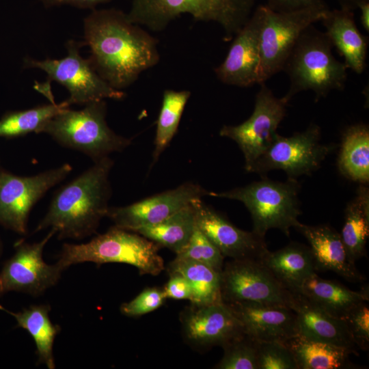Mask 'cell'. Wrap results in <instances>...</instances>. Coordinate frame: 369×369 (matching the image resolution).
<instances>
[{
    "label": "cell",
    "instance_id": "6da1fadb",
    "mask_svg": "<svg viewBox=\"0 0 369 369\" xmlns=\"http://www.w3.org/2000/svg\"><path fill=\"white\" fill-rule=\"evenodd\" d=\"M83 33L93 67L114 89L131 86L159 62L157 40L120 10H93L84 18Z\"/></svg>",
    "mask_w": 369,
    "mask_h": 369
},
{
    "label": "cell",
    "instance_id": "7a4b0ae2",
    "mask_svg": "<svg viewBox=\"0 0 369 369\" xmlns=\"http://www.w3.org/2000/svg\"><path fill=\"white\" fill-rule=\"evenodd\" d=\"M113 163L109 156L95 161L90 167L62 187L34 232L53 229L59 239H82L95 234L109 208V174Z\"/></svg>",
    "mask_w": 369,
    "mask_h": 369
},
{
    "label": "cell",
    "instance_id": "3957f363",
    "mask_svg": "<svg viewBox=\"0 0 369 369\" xmlns=\"http://www.w3.org/2000/svg\"><path fill=\"white\" fill-rule=\"evenodd\" d=\"M332 48L325 33L313 24L302 31L282 69L290 81L283 96L288 102L303 91H312L316 102L333 90H344L347 68L334 57Z\"/></svg>",
    "mask_w": 369,
    "mask_h": 369
},
{
    "label": "cell",
    "instance_id": "277c9868",
    "mask_svg": "<svg viewBox=\"0 0 369 369\" xmlns=\"http://www.w3.org/2000/svg\"><path fill=\"white\" fill-rule=\"evenodd\" d=\"M256 0H132L130 20L152 31L164 30L182 14L194 20L214 22L230 41L243 27L254 11Z\"/></svg>",
    "mask_w": 369,
    "mask_h": 369
},
{
    "label": "cell",
    "instance_id": "5b68a950",
    "mask_svg": "<svg viewBox=\"0 0 369 369\" xmlns=\"http://www.w3.org/2000/svg\"><path fill=\"white\" fill-rule=\"evenodd\" d=\"M161 247L142 235L116 226L81 244L64 243L57 264L64 271L83 262L98 266L124 263L137 268L140 275H158L165 269L159 254Z\"/></svg>",
    "mask_w": 369,
    "mask_h": 369
},
{
    "label": "cell",
    "instance_id": "8992f818",
    "mask_svg": "<svg viewBox=\"0 0 369 369\" xmlns=\"http://www.w3.org/2000/svg\"><path fill=\"white\" fill-rule=\"evenodd\" d=\"M105 100L85 105L80 110L70 107L52 118L42 128L59 145L79 151L97 161L109 154L122 152L131 139L115 133L106 121Z\"/></svg>",
    "mask_w": 369,
    "mask_h": 369
},
{
    "label": "cell",
    "instance_id": "52a82bcc",
    "mask_svg": "<svg viewBox=\"0 0 369 369\" xmlns=\"http://www.w3.org/2000/svg\"><path fill=\"white\" fill-rule=\"evenodd\" d=\"M300 189L295 178L278 182L262 176L260 180L244 187L221 192L209 191L208 195L242 202L251 215L252 231L258 236L264 238L268 230L275 228L288 236L290 228L300 223Z\"/></svg>",
    "mask_w": 369,
    "mask_h": 369
},
{
    "label": "cell",
    "instance_id": "ba28073f",
    "mask_svg": "<svg viewBox=\"0 0 369 369\" xmlns=\"http://www.w3.org/2000/svg\"><path fill=\"white\" fill-rule=\"evenodd\" d=\"M83 42L68 40L66 44V55L61 59L46 58L38 60L25 58V66L44 71L51 81L62 85L69 92L68 102L71 105H86L105 100H122L126 94L109 85L96 71L89 58L80 53Z\"/></svg>",
    "mask_w": 369,
    "mask_h": 369
},
{
    "label": "cell",
    "instance_id": "9c48e42d",
    "mask_svg": "<svg viewBox=\"0 0 369 369\" xmlns=\"http://www.w3.org/2000/svg\"><path fill=\"white\" fill-rule=\"evenodd\" d=\"M72 170V166L65 163L36 175L21 176L0 167V226L25 235L32 208Z\"/></svg>",
    "mask_w": 369,
    "mask_h": 369
},
{
    "label": "cell",
    "instance_id": "30bf717a",
    "mask_svg": "<svg viewBox=\"0 0 369 369\" xmlns=\"http://www.w3.org/2000/svg\"><path fill=\"white\" fill-rule=\"evenodd\" d=\"M327 11L303 10L278 12L263 5L258 84L265 83L282 71L286 59L302 31L309 25L320 21Z\"/></svg>",
    "mask_w": 369,
    "mask_h": 369
},
{
    "label": "cell",
    "instance_id": "8fae6325",
    "mask_svg": "<svg viewBox=\"0 0 369 369\" xmlns=\"http://www.w3.org/2000/svg\"><path fill=\"white\" fill-rule=\"evenodd\" d=\"M320 128L310 124L303 132L290 137L276 134L268 148L256 159L247 172L264 176L281 169L289 178L310 175L319 168L333 146L322 144Z\"/></svg>",
    "mask_w": 369,
    "mask_h": 369
},
{
    "label": "cell",
    "instance_id": "7c38bea8",
    "mask_svg": "<svg viewBox=\"0 0 369 369\" xmlns=\"http://www.w3.org/2000/svg\"><path fill=\"white\" fill-rule=\"evenodd\" d=\"M55 234V230L51 229L39 242L15 243L14 254L0 271V297L10 292L38 297L58 283L64 270L57 263L47 264L42 256L45 245Z\"/></svg>",
    "mask_w": 369,
    "mask_h": 369
},
{
    "label": "cell",
    "instance_id": "4fadbf2b",
    "mask_svg": "<svg viewBox=\"0 0 369 369\" xmlns=\"http://www.w3.org/2000/svg\"><path fill=\"white\" fill-rule=\"evenodd\" d=\"M260 85L250 117L238 125H224L219 131L220 136L231 139L238 146L246 171L273 141L288 104L283 97H276L265 83Z\"/></svg>",
    "mask_w": 369,
    "mask_h": 369
},
{
    "label": "cell",
    "instance_id": "5bb4252c",
    "mask_svg": "<svg viewBox=\"0 0 369 369\" xmlns=\"http://www.w3.org/2000/svg\"><path fill=\"white\" fill-rule=\"evenodd\" d=\"M220 275L225 303L286 306L287 289L259 259H232L223 264Z\"/></svg>",
    "mask_w": 369,
    "mask_h": 369
},
{
    "label": "cell",
    "instance_id": "9a60e30c",
    "mask_svg": "<svg viewBox=\"0 0 369 369\" xmlns=\"http://www.w3.org/2000/svg\"><path fill=\"white\" fill-rule=\"evenodd\" d=\"M208 193L200 184L187 182L127 206L109 207L107 217L115 226L133 232L163 221Z\"/></svg>",
    "mask_w": 369,
    "mask_h": 369
},
{
    "label": "cell",
    "instance_id": "2e32d148",
    "mask_svg": "<svg viewBox=\"0 0 369 369\" xmlns=\"http://www.w3.org/2000/svg\"><path fill=\"white\" fill-rule=\"evenodd\" d=\"M180 321L185 342L197 349L222 347L245 332L230 306L223 301L190 304L180 312Z\"/></svg>",
    "mask_w": 369,
    "mask_h": 369
},
{
    "label": "cell",
    "instance_id": "e0dca14e",
    "mask_svg": "<svg viewBox=\"0 0 369 369\" xmlns=\"http://www.w3.org/2000/svg\"><path fill=\"white\" fill-rule=\"evenodd\" d=\"M262 15L263 5H260L232 38L226 58L214 70L221 83L239 87L258 84Z\"/></svg>",
    "mask_w": 369,
    "mask_h": 369
},
{
    "label": "cell",
    "instance_id": "ac0fdd59",
    "mask_svg": "<svg viewBox=\"0 0 369 369\" xmlns=\"http://www.w3.org/2000/svg\"><path fill=\"white\" fill-rule=\"evenodd\" d=\"M195 224L225 257L260 259L269 250L264 241L253 231L243 230L206 204L202 199L192 202Z\"/></svg>",
    "mask_w": 369,
    "mask_h": 369
},
{
    "label": "cell",
    "instance_id": "d6986e66",
    "mask_svg": "<svg viewBox=\"0 0 369 369\" xmlns=\"http://www.w3.org/2000/svg\"><path fill=\"white\" fill-rule=\"evenodd\" d=\"M286 306L295 314L297 334L358 354L344 320L331 316L297 290L287 289Z\"/></svg>",
    "mask_w": 369,
    "mask_h": 369
},
{
    "label": "cell",
    "instance_id": "ffe728a7",
    "mask_svg": "<svg viewBox=\"0 0 369 369\" xmlns=\"http://www.w3.org/2000/svg\"><path fill=\"white\" fill-rule=\"evenodd\" d=\"M245 331L258 341L284 342L297 334L296 316L287 306L226 303Z\"/></svg>",
    "mask_w": 369,
    "mask_h": 369
},
{
    "label": "cell",
    "instance_id": "44dd1931",
    "mask_svg": "<svg viewBox=\"0 0 369 369\" xmlns=\"http://www.w3.org/2000/svg\"><path fill=\"white\" fill-rule=\"evenodd\" d=\"M310 244L316 271H331L350 282H361L363 275L349 262L340 234L327 225L296 227Z\"/></svg>",
    "mask_w": 369,
    "mask_h": 369
},
{
    "label": "cell",
    "instance_id": "7402d4cb",
    "mask_svg": "<svg viewBox=\"0 0 369 369\" xmlns=\"http://www.w3.org/2000/svg\"><path fill=\"white\" fill-rule=\"evenodd\" d=\"M320 21L333 47L344 57L347 69L361 74L366 68L368 37L359 31L354 12L329 9Z\"/></svg>",
    "mask_w": 369,
    "mask_h": 369
},
{
    "label": "cell",
    "instance_id": "603a6c76",
    "mask_svg": "<svg viewBox=\"0 0 369 369\" xmlns=\"http://www.w3.org/2000/svg\"><path fill=\"white\" fill-rule=\"evenodd\" d=\"M297 290L331 316L342 320L358 305L369 300L368 286L353 291L339 282L321 278L316 273Z\"/></svg>",
    "mask_w": 369,
    "mask_h": 369
},
{
    "label": "cell",
    "instance_id": "cb8c5ba5",
    "mask_svg": "<svg viewBox=\"0 0 369 369\" xmlns=\"http://www.w3.org/2000/svg\"><path fill=\"white\" fill-rule=\"evenodd\" d=\"M278 282L288 290H297L316 273L310 247L291 243L275 251H267L260 259Z\"/></svg>",
    "mask_w": 369,
    "mask_h": 369
},
{
    "label": "cell",
    "instance_id": "d4e9b609",
    "mask_svg": "<svg viewBox=\"0 0 369 369\" xmlns=\"http://www.w3.org/2000/svg\"><path fill=\"white\" fill-rule=\"evenodd\" d=\"M49 304L31 305L14 312L0 304V310L11 315L16 321V327L26 330L34 340L38 355V364H44L49 369L55 368L53 344L61 327L53 324L49 317Z\"/></svg>",
    "mask_w": 369,
    "mask_h": 369
},
{
    "label": "cell",
    "instance_id": "484cf974",
    "mask_svg": "<svg viewBox=\"0 0 369 369\" xmlns=\"http://www.w3.org/2000/svg\"><path fill=\"white\" fill-rule=\"evenodd\" d=\"M291 351L298 369L352 368L349 350L297 334L283 342Z\"/></svg>",
    "mask_w": 369,
    "mask_h": 369
},
{
    "label": "cell",
    "instance_id": "4316f807",
    "mask_svg": "<svg viewBox=\"0 0 369 369\" xmlns=\"http://www.w3.org/2000/svg\"><path fill=\"white\" fill-rule=\"evenodd\" d=\"M341 239L348 260L355 264L366 255L369 235V191L366 184L357 189L356 197L348 203L344 211V223Z\"/></svg>",
    "mask_w": 369,
    "mask_h": 369
},
{
    "label": "cell",
    "instance_id": "83f0119b",
    "mask_svg": "<svg viewBox=\"0 0 369 369\" xmlns=\"http://www.w3.org/2000/svg\"><path fill=\"white\" fill-rule=\"evenodd\" d=\"M338 169L347 178L366 184L369 181V128L357 123L344 131L338 160Z\"/></svg>",
    "mask_w": 369,
    "mask_h": 369
},
{
    "label": "cell",
    "instance_id": "f1b7e54d",
    "mask_svg": "<svg viewBox=\"0 0 369 369\" xmlns=\"http://www.w3.org/2000/svg\"><path fill=\"white\" fill-rule=\"evenodd\" d=\"M167 270L168 273H180L189 281L192 289L191 304L204 305L222 301L221 273L210 266L176 257L169 264Z\"/></svg>",
    "mask_w": 369,
    "mask_h": 369
},
{
    "label": "cell",
    "instance_id": "f546056e",
    "mask_svg": "<svg viewBox=\"0 0 369 369\" xmlns=\"http://www.w3.org/2000/svg\"><path fill=\"white\" fill-rule=\"evenodd\" d=\"M195 226V210L191 203L157 223L133 232L176 254L187 245Z\"/></svg>",
    "mask_w": 369,
    "mask_h": 369
},
{
    "label": "cell",
    "instance_id": "4dcf8cb0",
    "mask_svg": "<svg viewBox=\"0 0 369 369\" xmlns=\"http://www.w3.org/2000/svg\"><path fill=\"white\" fill-rule=\"evenodd\" d=\"M67 100L42 105L28 109L7 113L0 119V137L13 138L30 133H40L55 115L70 107Z\"/></svg>",
    "mask_w": 369,
    "mask_h": 369
},
{
    "label": "cell",
    "instance_id": "1f68e13d",
    "mask_svg": "<svg viewBox=\"0 0 369 369\" xmlns=\"http://www.w3.org/2000/svg\"><path fill=\"white\" fill-rule=\"evenodd\" d=\"M191 96L189 90H165L156 122L152 163L169 146L177 132L184 107Z\"/></svg>",
    "mask_w": 369,
    "mask_h": 369
},
{
    "label": "cell",
    "instance_id": "d6a6232c",
    "mask_svg": "<svg viewBox=\"0 0 369 369\" xmlns=\"http://www.w3.org/2000/svg\"><path fill=\"white\" fill-rule=\"evenodd\" d=\"M258 340L246 332L223 346L222 358L215 366L217 369H258Z\"/></svg>",
    "mask_w": 369,
    "mask_h": 369
},
{
    "label": "cell",
    "instance_id": "836d02e7",
    "mask_svg": "<svg viewBox=\"0 0 369 369\" xmlns=\"http://www.w3.org/2000/svg\"><path fill=\"white\" fill-rule=\"evenodd\" d=\"M176 257L204 263L221 273L224 256L197 226L187 245Z\"/></svg>",
    "mask_w": 369,
    "mask_h": 369
},
{
    "label": "cell",
    "instance_id": "e575fe53",
    "mask_svg": "<svg viewBox=\"0 0 369 369\" xmlns=\"http://www.w3.org/2000/svg\"><path fill=\"white\" fill-rule=\"evenodd\" d=\"M258 369H298L292 353L280 342L258 341Z\"/></svg>",
    "mask_w": 369,
    "mask_h": 369
},
{
    "label": "cell",
    "instance_id": "d590c367",
    "mask_svg": "<svg viewBox=\"0 0 369 369\" xmlns=\"http://www.w3.org/2000/svg\"><path fill=\"white\" fill-rule=\"evenodd\" d=\"M165 300L163 288L148 287L130 301L123 303L120 310L126 316L137 318L156 310Z\"/></svg>",
    "mask_w": 369,
    "mask_h": 369
},
{
    "label": "cell",
    "instance_id": "8d00e7d4",
    "mask_svg": "<svg viewBox=\"0 0 369 369\" xmlns=\"http://www.w3.org/2000/svg\"><path fill=\"white\" fill-rule=\"evenodd\" d=\"M344 320L356 346L367 351L369 346V308L366 302L355 307Z\"/></svg>",
    "mask_w": 369,
    "mask_h": 369
},
{
    "label": "cell",
    "instance_id": "74e56055",
    "mask_svg": "<svg viewBox=\"0 0 369 369\" xmlns=\"http://www.w3.org/2000/svg\"><path fill=\"white\" fill-rule=\"evenodd\" d=\"M269 9L278 12H289L303 10H328L324 0H265Z\"/></svg>",
    "mask_w": 369,
    "mask_h": 369
},
{
    "label": "cell",
    "instance_id": "f35d334b",
    "mask_svg": "<svg viewBox=\"0 0 369 369\" xmlns=\"http://www.w3.org/2000/svg\"><path fill=\"white\" fill-rule=\"evenodd\" d=\"M169 279L163 287L166 299L191 300L192 289L189 281L178 273H169Z\"/></svg>",
    "mask_w": 369,
    "mask_h": 369
},
{
    "label": "cell",
    "instance_id": "ab89813d",
    "mask_svg": "<svg viewBox=\"0 0 369 369\" xmlns=\"http://www.w3.org/2000/svg\"><path fill=\"white\" fill-rule=\"evenodd\" d=\"M40 3L46 8L60 6L71 5L82 9H92L98 5L111 1V0H39Z\"/></svg>",
    "mask_w": 369,
    "mask_h": 369
},
{
    "label": "cell",
    "instance_id": "60d3db41",
    "mask_svg": "<svg viewBox=\"0 0 369 369\" xmlns=\"http://www.w3.org/2000/svg\"><path fill=\"white\" fill-rule=\"evenodd\" d=\"M360 11V22L363 28L369 32V1L361 3L358 8Z\"/></svg>",
    "mask_w": 369,
    "mask_h": 369
},
{
    "label": "cell",
    "instance_id": "b9f144b4",
    "mask_svg": "<svg viewBox=\"0 0 369 369\" xmlns=\"http://www.w3.org/2000/svg\"><path fill=\"white\" fill-rule=\"evenodd\" d=\"M340 5V8L354 12L357 10L359 5L363 2L369 0H336Z\"/></svg>",
    "mask_w": 369,
    "mask_h": 369
},
{
    "label": "cell",
    "instance_id": "7bdbcfd3",
    "mask_svg": "<svg viewBox=\"0 0 369 369\" xmlns=\"http://www.w3.org/2000/svg\"><path fill=\"white\" fill-rule=\"evenodd\" d=\"M3 248H4L3 242L0 236V258L3 253Z\"/></svg>",
    "mask_w": 369,
    "mask_h": 369
}]
</instances>
